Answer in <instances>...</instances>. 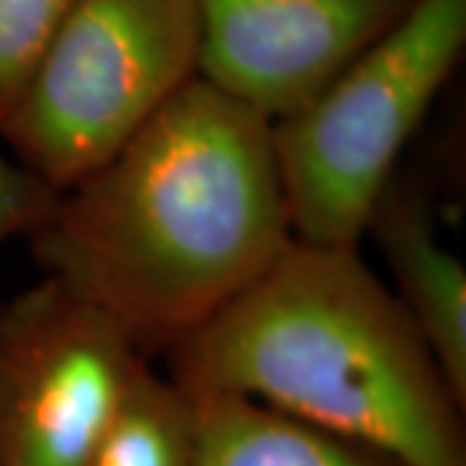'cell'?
<instances>
[{
    "instance_id": "cell-8",
    "label": "cell",
    "mask_w": 466,
    "mask_h": 466,
    "mask_svg": "<svg viewBox=\"0 0 466 466\" xmlns=\"http://www.w3.org/2000/svg\"><path fill=\"white\" fill-rule=\"evenodd\" d=\"M192 397V394H189ZM198 404V466H400L379 451L303 425L265 404L202 394Z\"/></svg>"
},
{
    "instance_id": "cell-1",
    "label": "cell",
    "mask_w": 466,
    "mask_h": 466,
    "mask_svg": "<svg viewBox=\"0 0 466 466\" xmlns=\"http://www.w3.org/2000/svg\"><path fill=\"white\" fill-rule=\"evenodd\" d=\"M29 238L140 348H174L293 241L272 122L198 76Z\"/></svg>"
},
{
    "instance_id": "cell-3",
    "label": "cell",
    "mask_w": 466,
    "mask_h": 466,
    "mask_svg": "<svg viewBox=\"0 0 466 466\" xmlns=\"http://www.w3.org/2000/svg\"><path fill=\"white\" fill-rule=\"evenodd\" d=\"M466 45V0H417L309 104L272 122L293 238L358 247Z\"/></svg>"
},
{
    "instance_id": "cell-9",
    "label": "cell",
    "mask_w": 466,
    "mask_h": 466,
    "mask_svg": "<svg viewBox=\"0 0 466 466\" xmlns=\"http://www.w3.org/2000/svg\"><path fill=\"white\" fill-rule=\"evenodd\" d=\"M198 404L140 368L86 466H198Z\"/></svg>"
},
{
    "instance_id": "cell-2",
    "label": "cell",
    "mask_w": 466,
    "mask_h": 466,
    "mask_svg": "<svg viewBox=\"0 0 466 466\" xmlns=\"http://www.w3.org/2000/svg\"><path fill=\"white\" fill-rule=\"evenodd\" d=\"M168 350L192 397H244L400 466H466L464 404L358 247L293 238Z\"/></svg>"
},
{
    "instance_id": "cell-10",
    "label": "cell",
    "mask_w": 466,
    "mask_h": 466,
    "mask_svg": "<svg viewBox=\"0 0 466 466\" xmlns=\"http://www.w3.org/2000/svg\"><path fill=\"white\" fill-rule=\"evenodd\" d=\"M76 0H0V133Z\"/></svg>"
},
{
    "instance_id": "cell-5",
    "label": "cell",
    "mask_w": 466,
    "mask_h": 466,
    "mask_svg": "<svg viewBox=\"0 0 466 466\" xmlns=\"http://www.w3.org/2000/svg\"><path fill=\"white\" fill-rule=\"evenodd\" d=\"M115 319L45 278L0 309V466H86L146 366Z\"/></svg>"
},
{
    "instance_id": "cell-11",
    "label": "cell",
    "mask_w": 466,
    "mask_h": 466,
    "mask_svg": "<svg viewBox=\"0 0 466 466\" xmlns=\"http://www.w3.org/2000/svg\"><path fill=\"white\" fill-rule=\"evenodd\" d=\"M57 195L16 158L0 153V241L32 236L52 213Z\"/></svg>"
},
{
    "instance_id": "cell-4",
    "label": "cell",
    "mask_w": 466,
    "mask_h": 466,
    "mask_svg": "<svg viewBox=\"0 0 466 466\" xmlns=\"http://www.w3.org/2000/svg\"><path fill=\"white\" fill-rule=\"evenodd\" d=\"M198 76V0H76L0 137L63 192Z\"/></svg>"
},
{
    "instance_id": "cell-7",
    "label": "cell",
    "mask_w": 466,
    "mask_h": 466,
    "mask_svg": "<svg viewBox=\"0 0 466 466\" xmlns=\"http://www.w3.org/2000/svg\"><path fill=\"white\" fill-rule=\"evenodd\" d=\"M366 233L376 236L397 283V299L433 352L456 400L466 404V269L441 241L428 205L391 182Z\"/></svg>"
},
{
    "instance_id": "cell-6",
    "label": "cell",
    "mask_w": 466,
    "mask_h": 466,
    "mask_svg": "<svg viewBox=\"0 0 466 466\" xmlns=\"http://www.w3.org/2000/svg\"><path fill=\"white\" fill-rule=\"evenodd\" d=\"M417 0H198L200 78L269 122L321 94Z\"/></svg>"
}]
</instances>
